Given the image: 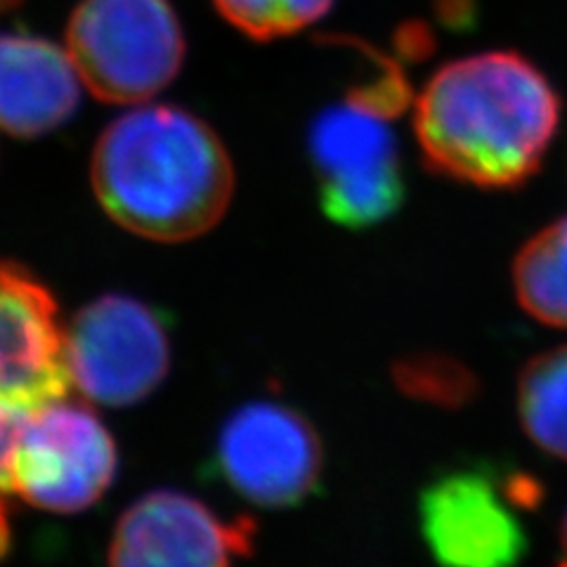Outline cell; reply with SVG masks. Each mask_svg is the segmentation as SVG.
Returning a JSON list of instances; mask_svg holds the SVG:
<instances>
[{
  "mask_svg": "<svg viewBox=\"0 0 567 567\" xmlns=\"http://www.w3.org/2000/svg\"><path fill=\"white\" fill-rule=\"evenodd\" d=\"M112 433L83 404L52 402L17 437L10 461V492L35 508L79 513L102 499L116 477Z\"/></svg>",
  "mask_w": 567,
  "mask_h": 567,
  "instance_id": "9",
  "label": "cell"
},
{
  "mask_svg": "<svg viewBox=\"0 0 567 567\" xmlns=\"http://www.w3.org/2000/svg\"><path fill=\"white\" fill-rule=\"evenodd\" d=\"M17 3H20V0H0V14L8 12V10H12Z\"/></svg>",
  "mask_w": 567,
  "mask_h": 567,
  "instance_id": "18",
  "label": "cell"
},
{
  "mask_svg": "<svg viewBox=\"0 0 567 567\" xmlns=\"http://www.w3.org/2000/svg\"><path fill=\"white\" fill-rule=\"evenodd\" d=\"M513 293L537 322L567 329V216L542 227L513 258Z\"/></svg>",
  "mask_w": 567,
  "mask_h": 567,
  "instance_id": "12",
  "label": "cell"
},
{
  "mask_svg": "<svg viewBox=\"0 0 567 567\" xmlns=\"http://www.w3.org/2000/svg\"><path fill=\"white\" fill-rule=\"evenodd\" d=\"M542 496L529 477L473 464L442 471L419 494V527L437 567H518L529 551L518 511Z\"/></svg>",
  "mask_w": 567,
  "mask_h": 567,
  "instance_id": "4",
  "label": "cell"
},
{
  "mask_svg": "<svg viewBox=\"0 0 567 567\" xmlns=\"http://www.w3.org/2000/svg\"><path fill=\"white\" fill-rule=\"evenodd\" d=\"M81 76L69 52L39 35L0 33V128L41 137L76 112Z\"/></svg>",
  "mask_w": 567,
  "mask_h": 567,
  "instance_id": "11",
  "label": "cell"
},
{
  "mask_svg": "<svg viewBox=\"0 0 567 567\" xmlns=\"http://www.w3.org/2000/svg\"><path fill=\"white\" fill-rule=\"evenodd\" d=\"M225 20L254 41H275L315 24L333 0H213Z\"/></svg>",
  "mask_w": 567,
  "mask_h": 567,
  "instance_id": "15",
  "label": "cell"
},
{
  "mask_svg": "<svg viewBox=\"0 0 567 567\" xmlns=\"http://www.w3.org/2000/svg\"><path fill=\"white\" fill-rule=\"evenodd\" d=\"M213 466L244 502L293 508L322 485L324 447L308 416L284 402L256 400L223 423Z\"/></svg>",
  "mask_w": 567,
  "mask_h": 567,
  "instance_id": "7",
  "label": "cell"
},
{
  "mask_svg": "<svg viewBox=\"0 0 567 567\" xmlns=\"http://www.w3.org/2000/svg\"><path fill=\"white\" fill-rule=\"evenodd\" d=\"M66 52L95 97L142 104L181 74L185 33L168 0H81Z\"/></svg>",
  "mask_w": 567,
  "mask_h": 567,
  "instance_id": "3",
  "label": "cell"
},
{
  "mask_svg": "<svg viewBox=\"0 0 567 567\" xmlns=\"http://www.w3.org/2000/svg\"><path fill=\"white\" fill-rule=\"evenodd\" d=\"M308 154L324 216L348 229L385 223L404 202L400 147L388 118L348 104L329 106L308 133Z\"/></svg>",
  "mask_w": 567,
  "mask_h": 567,
  "instance_id": "6",
  "label": "cell"
},
{
  "mask_svg": "<svg viewBox=\"0 0 567 567\" xmlns=\"http://www.w3.org/2000/svg\"><path fill=\"white\" fill-rule=\"evenodd\" d=\"M66 364L85 398L128 406L150 398L166 381L171 333L164 317L142 300L102 296L66 329Z\"/></svg>",
  "mask_w": 567,
  "mask_h": 567,
  "instance_id": "8",
  "label": "cell"
},
{
  "mask_svg": "<svg viewBox=\"0 0 567 567\" xmlns=\"http://www.w3.org/2000/svg\"><path fill=\"white\" fill-rule=\"evenodd\" d=\"M560 558H563L560 567H567V511L560 523Z\"/></svg>",
  "mask_w": 567,
  "mask_h": 567,
  "instance_id": "17",
  "label": "cell"
},
{
  "mask_svg": "<svg viewBox=\"0 0 567 567\" xmlns=\"http://www.w3.org/2000/svg\"><path fill=\"white\" fill-rule=\"evenodd\" d=\"M66 329L55 298L22 265L0 260V502L24 425L69 393Z\"/></svg>",
  "mask_w": 567,
  "mask_h": 567,
  "instance_id": "5",
  "label": "cell"
},
{
  "mask_svg": "<svg viewBox=\"0 0 567 567\" xmlns=\"http://www.w3.org/2000/svg\"><path fill=\"white\" fill-rule=\"evenodd\" d=\"M91 173L106 216L162 244L210 233L235 197V166L223 140L175 104H142L112 121L97 140Z\"/></svg>",
  "mask_w": 567,
  "mask_h": 567,
  "instance_id": "2",
  "label": "cell"
},
{
  "mask_svg": "<svg viewBox=\"0 0 567 567\" xmlns=\"http://www.w3.org/2000/svg\"><path fill=\"white\" fill-rule=\"evenodd\" d=\"M8 544H10V525L6 518V504L0 502V556L8 551Z\"/></svg>",
  "mask_w": 567,
  "mask_h": 567,
  "instance_id": "16",
  "label": "cell"
},
{
  "mask_svg": "<svg viewBox=\"0 0 567 567\" xmlns=\"http://www.w3.org/2000/svg\"><path fill=\"white\" fill-rule=\"evenodd\" d=\"M256 523L225 520L175 489L150 492L116 523L110 567H233L251 554Z\"/></svg>",
  "mask_w": 567,
  "mask_h": 567,
  "instance_id": "10",
  "label": "cell"
},
{
  "mask_svg": "<svg viewBox=\"0 0 567 567\" xmlns=\"http://www.w3.org/2000/svg\"><path fill=\"white\" fill-rule=\"evenodd\" d=\"M393 379L406 398L445 406V410H458L468 404L481 388L471 367L437 352H419L398 360Z\"/></svg>",
  "mask_w": 567,
  "mask_h": 567,
  "instance_id": "14",
  "label": "cell"
},
{
  "mask_svg": "<svg viewBox=\"0 0 567 567\" xmlns=\"http://www.w3.org/2000/svg\"><path fill=\"white\" fill-rule=\"evenodd\" d=\"M560 121L544 71L511 50L440 66L414 104L425 166L481 189H516L542 168Z\"/></svg>",
  "mask_w": 567,
  "mask_h": 567,
  "instance_id": "1",
  "label": "cell"
},
{
  "mask_svg": "<svg viewBox=\"0 0 567 567\" xmlns=\"http://www.w3.org/2000/svg\"><path fill=\"white\" fill-rule=\"evenodd\" d=\"M516 406L525 435L567 461V346L544 350L520 369Z\"/></svg>",
  "mask_w": 567,
  "mask_h": 567,
  "instance_id": "13",
  "label": "cell"
}]
</instances>
